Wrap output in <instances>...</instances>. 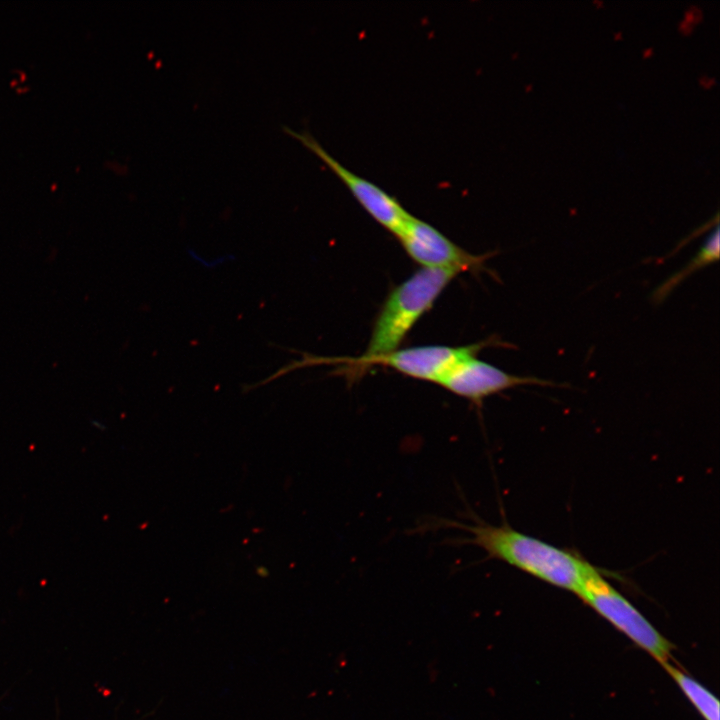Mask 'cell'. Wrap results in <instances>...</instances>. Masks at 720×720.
Instances as JSON below:
<instances>
[{"mask_svg":"<svg viewBox=\"0 0 720 720\" xmlns=\"http://www.w3.org/2000/svg\"><path fill=\"white\" fill-rule=\"evenodd\" d=\"M662 665L704 720H720V703L715 695L669 662Z\"/></svg>","mask_w":720,"mask_h":720,"instance_id":"9","label":"cell"},{"mask_svg":"<svg viewBox=\"0 0 720 720\" xmlns=\"http://www.w3.org/2000/svg\"><path fill=\"white\" fill-rule=\"evenodd\" d=\"M719 241V228L718 225H716L715 229L701 246L697 255H695L685 267L671 275L654 290L652 294L653 302L660 304L694 271L716 262L719 258Z\"/></svg>","mask_w":720,"mask_h":720,"instance_id":"8","label":"cell"},{"mask_svg":"<svg viewBox=\"0 0 720 720\" xmlns=\"http://www.w3.org/2000/svg\"><path fill=\"white\" fill-rule=\"evenodd\" d=\"M495 343L503 345L491 339L466 346L425 345L396 349L375 357L360 356L348 362L359 366L381 365L415 379L439 384L458 362Z\"/></svg>","mask_w":720,"mask_h":720,"instance_id":"4","label":"cell"},{"mask_svg":"<svg viewBox=\"0 0 720 720\" xmlns=\"http://www.w3.org/2000/svg\"><path fill=\"white\" fill-rule=\"evenodd\" d=\"M466 531L463 542L480 547L489 558L501 560L529 575L577 595L591 563L577 553L558 548L503 523H455Z\"/></svg>","mask_w":720,"mask_h":720,"instance_id":"1","label":"cell"},{"mask_svg":"<svg viewBox=\"0 0 720 720\" xmlns=\"http://www.w3.org/2000/svg\"><path fill=\"white\" fill-rule=\"evenodd\" d=\"M439 385L460 397L480 405L488 396L520 385L555 386L549 380L534 376L509 374L500 368L479 360L476 355L458 362L440 381Z\"/></svg>","mask_w":720,"mask_h":720,"instance_id":"7","label":"cell"},{"mask_svg":"<svg viewBox=\"0 0 720 720\" xmlns=\"http://www.w3.org/2000/svg\"><path fill=\"white\" fill-rule=\"evenodd\" d=\"M284 131L297 138L315 153L346 185L365 211L381 226L396 235L410 214L391 195L371 181L351 172L333 158L308 132H295L285 127Z\"/></svg>","mask_w":720,"mask_h":720,"instance_id":"6","label":"cell"},{"mask_svg":"<svg viewBox=\"0 0 720 720\" xmlns=\"http://www.w3.org/2000/svg\"><path fill=\"white\" fill-rule=\"evenodd\" d=\"M406 253L423 268L478 272L486 255H474L456 245L432 225L412 215L395 235Z\"/></svg>","mask_w":720,"mask_h":720,"instance_id":"5","label":"cell"},{"mask_svg":"<svg viewBox=\"0 0 720 720\" xmlns=\"http://www.w3.org/2000/svg\"><path fill=\"white\" fill-rule=\"evenodd\" d=\"M577 595L658 662H669L672 644L592 564Z\"/></svg>","mask_w":720,"mask_h":720,"instance_id":"3","label":"cell"},{"mask_svg":"<svg viewBox=\"0 0 720 720\" xmlns=\"http://www.w3.org/2000/svg\"><path fill=\"white\" fill-rule=\"evenodd\" d=\"M457 275L444 269L421 268L387 296L375 320L364 357L392 352Z\"/></svg>","mask_w":720,"mask_h":720,"instance_id":"2","label":"cell"}]
</instances>
